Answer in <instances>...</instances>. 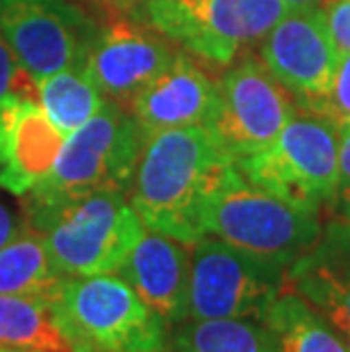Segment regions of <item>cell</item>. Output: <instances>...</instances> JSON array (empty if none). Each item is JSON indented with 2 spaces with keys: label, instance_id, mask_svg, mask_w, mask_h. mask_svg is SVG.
Listing matches in <instances>:
<instances>
[{
  "label": "cell",
  "instance_id": "18",
  "mask_svg": "<svg viewBox=\"0 0 350 352\" xmlns=\"http://www.w3.org/2000/svg\"><path fill=\"white\" fill-rule=\"evenodd\" d=\"M62 282L46 239L23 221V228L0 248V294L55 300Z\"/></svg>",
  "mask_w": 350,
  "mask_h": 352
},
{
  "label": "cell",
  "instance_id": "24",
  "mask_svg": "<svg viewBox=\"0 0 350 352\" xmlns=\"http://www.w3.org/2000/svg\"><path fill=\"white\" fill-rule=\"evenodd\" d=\"M318 10L337 50L350 52V0H321Z\"/></svg>",
  "mask_w": 350,
  "mask_h": 352
},
{
  "label": "cell",
  "instance_id": "25",
  "mask_svg": "<svg viewBox=\"0 0 350 352\" xmlns=\"http://www.w3.org/2000/svg\"><path fill=\"white\" fill-rule=\"evenodd\" d=\"M339 132V184L337 198L350 205V125L341 127Z\"/></svg>",
  "mask_w": 350,
  "mask_h": 352
},
{
  "label": "cell",
  "instance_id": "27",
  "mask_svg": "<svg viewBox=\"0 0 350 352\" xmlns=\"http://www.w3.org/2000/svg\"><path fill=\"white\" fill-rule=\"evenodd\" d=\"M285 5H289L292 10H311V7H318L321 0H282Z\"/></svg>",
  "mask_w": 350,
  "mask_h": 352
},
{
  "label": "cell",
  "instance_id": "4",
  "mask_svg": "<svg viewBox=\"0 0 350 352\" xmlns=\"http://www.w3.org/2000/svg\"><path fill=\"white\" fill-rule=\"evenodd\" d=\"M289 12L282 0H132L121 14L193 57L230 66Z\"/></svg>",
  "mask_w": 350,
  "mask_h": 352
},
{
  "label": "cell",
  "instance_id": "13",
  "mask_svg": "<svg viewBox=\"0 0 350 352\" xmlns=\"http://www.w3.org/2000/svg\"><path fill=\"white\" fill-rule=\"evenodd\" d=\"M66 134L36 98L0 102V186L25 196L55 168Z\"/></svg>",
  "mask_w": 350,
  "mask_h": 352
},
{
  "label": "cell",
  "instance_id": "23",
  "mask_svg": "<svg viewBox=\"0 0 350 352\" xmlns=\"http://www.w3.org/2000/svg\"><path fill=\"white\" fill-rule=\"evenodd\" d=\"M10 98H36V82L0 34V102Z\"/></svg>",
  "mask_w": 350,
  "mask_h": 352
},
{
  "label": "cell",
  "instance_id": "28",
  "mask_svg": "<svg viewBox=\"0 0 350 352\" xmlns=\"http://www.w3.org/2000/svg\"><path fill=\"white\" fill-rule=\"evenodd\" d=\"M130 3H132V0H109V7H114V10L123 12Z\"/></svg>",
  "mask_w": 350,
  "mask_h": 352
},
{
  "label": "cell",
  "instance_id": "3",
  "mask_svg": "<svg viewBox=\"0 0 350 352\" xmlns=\"http://www.w3.org/2000/svg\"><path fill=\"white\" fill-rule=\"evenodd\" d=\"M21 216L43 234L62 277L118 273L146 232L123 191H94Z\"/></svg>",
  "mask_w": 350,
  "mask_h": 352
},
{
  "label": "cell",
  "instance_id": "6",
  "mask_svg": "<svg viewBox=\"0 0 350 352\" xmlns=\"http://www.w3.org/2000/svg\"><path fill=\"white\" fill-rule=\"evenodd\" d=\"M55 309L82 352H141L166 346V323L118 273L64 277Z\"/></svg>",
  "mask_w": 350,
  "mask_h": 352
},
{
  "label": "cell",
  "instance_id": "5",
  "mask_svg": "<svg viewBox=\"0 0 350 352\" xmlns=\"http://www.w3.org/2000/svg\"><path fill=\"white\" fill-rule=\"evenodd\" d=\"M203 228L205 236L285 266L305 257L321 239L316 209L292 205L257 189L239 173L237 164L228 168L207 200Z\"/></svg>",
  "mask_w": 350,
  "mask_h": 352
},
{
  "label": "cell",
  "instance_id": "22",
  "mask_svg": "<svg viewBox=\"0 0 350 352\" xmlns=\"http://www.w3.org/2000/svg\"><path fill=\"white\" fill-rule=\"evenodd\" d=\"M309 114H316L330 121L337 130L350 125V52L341 55L332 89Z\"/></svg>",
  "mask_w": 350,
  "mask_h": 352
},
{
  "label": "cell",
  "instance_id": "29",
  "mask_svg": "<svg viewBox=\"0 0 350 352\" xmlns=\"http://www.w3.org/2000/svg\"><path fill=\"white\" fill-rule=\"evenodd\" d=\"M0 352H28V350H17V348H0Z\"/></svg>",
  "mask_w": 350,
  "mask_h": 352
},
{
  "label": "cell",
  "instance_id": "30",
  "mask_svg": "<svg viewBox=\"0 0 350 352\" xmlns=\"http://www.w3.org/2000/svg\"><path fill=\"white\" fill-rule=\"evenodd\" d=\"M94 3H100V5H105V7H109V0H94Z\"/></svg>",
  "mask_w": 350,
  "mask_h": 352
},
{
  "label": "cell",
  "instance_id": "33",
  "mask_svg": "<svg viewBox=\"0 0 350 352\" xmlns=\"http://www.w3.org/2000/svg\"><path fill=\"white\" fill-rule=\"evenodd\" d=\"M348 228H350V226H348Z\"/></svg>",
  "mask_w": 350,
  "mask_h": 352
},
{
  "label": "cell",
  "instance_id": "20",
  "mask_svg": "<svg viewBox=\"0 0 350 352\" xmlns=\"http://www.w3.org/2000/svg\"><path fill=\"white\" fill-rule=\"evenodd\" d=\"M168 352H280L275 336L257 318L182 320Z\"/></svg>",
  "mask_w": 350,
  "mask_h": 352
},
{
  "label": "cell",
  "instance_id": "15",
  "mask_svg": "<svg viewBox=\"0 0 350 352\" xmlns=\"http://www.w3.org/2000/svg\"><path fill=\"white\" fill-rule=\"evenodd\" d=\"M191 248L162 232L148 230L125 257L118 275L166 325L189 316Z\"/></svg>",
  "mask_w": 350,
  "mask_h": 352
},
{
  "label": "cell",
  "instance_id": "31",
  "mask_svg": "<svg viewBox=\"0 0 350 352\" xmlns=\"http://www.w3.org/2000/svg\"><path fill=\"white\" fill-rule=\"evenodd\" d=\"M141 352H168V350H164V348H162V350H141Z\"/></svg>",
  "mask_w": 350,
  "mask_h": 352
},
{
  "label": "cell",
  "instance_id": "32",
  "mask_svg": "<svg viewBox=\"0 0 350 352\" xmlns=\"http://www.w3.org/2000/svg\"><path fill=\"white\" fill-rule=\"evenodd\" d=\"M78 352H82V350H78Z\"/></svg>",
  "mask_w": 350,
  "mask_h": 352
},
{
  "label": "cell",
  "instance_id": "9",
  "mask_svg": "<svg viewBox=\"0 0 350 352\" xmlns=\"http://www.w3.org/2000/svg\"><path fill=\"white\" fill-rule=\"evenodd\" d=\"M216 85L219 107L210 132L234 162L271 146L300 109L296 96L252 52L234 59Z\"/></svg>",
  "mask_w": 350,
  "mask_h": 352
},
{
  "label": "cell",
  "instance_id": "17",
  "mask_svg": "<svg viewBox=\"0 0 350 352\" xmlns=\"http://www.w3.org/2000/svg\"><path fill=\"white\" fill-rule=\"evenodd\" d=\"M0 348L78 352L57 316L55 300L0 294Z\"/></svg>",
  "mask_w": 350,
  "mask_h": 352
},
{
  "label": "cell",
  "instance_id": "14",
  "mask_svg": "<svg viewBox=\"0 0 350 352\" xmlns=\"http://www.w3.org/2000/svg\"><path fill=\"white\" fill-rule=\"evenodd\" d=\"M219 107V85L189 52L177 50L166 69L130 102L146 137L175 127H210Z\"/></svg>",
  "mask_w": 350,
  "mask_h": 352
},
{
  "label": "cell",
  "instance_id": "19",
  "mask_svg": "<svg viewBox=\"0 0 350 352\" xmlns=\"http://www.w3.org/2000/svg\"><path fill=\"white\" fill-rule=\"evenodd\" d=\"M262 323L271 329L280 352H350L337 329L289 289L275 298Z\"/></svg>",
  "mask_w": 350,
  "mask_h": 352
},
{
  "label": "cell",
  "instance_id": "21",
  "mask_svg": "<svg viewBox=\"0 0 350 352\" xmlns=\"http://www.w3.org/2000/svg\"><path fill=\"white\" fill-rule=\"evenodd\" d=\"M36 102L69 137L102 107L105 96L96 87L87 66H73L36 80Z\"/></svg>",
  "mask_w": 350,
  "mask_h": 352
},
{
  "label": "cell",
  "instance_id": "2",
  "mask_svg": "<svg viewBox=\"0 0 350 352\" xmlns=\"http://www.w3.org/2000/svg\"><path fill=\"white\" fill-rule=\"evenodd\" d=\"M146 134L123 104L105 98L102 107L64 141L50 175L21 196L23 214L59 205L94 191L128 196Z\"/></svg>",
  "mask_w": 350,
  "mask_h": 352
},
{
  "label": "cell",
  "instance_id": "12",
  "mask_svg": "<svg viewBox=\"0 0 350 352\" xmlns=\"http://www.w3.org/2000/svg\"><path fill=\"white\" fill-rule=\"evenodd\" d=\"M175 55L166 36L123 14L100 25L89 50L87 71L105 98L130 107Z\"/></svg>",
  "mask_w": 350,
  "mask_h": 352
},
{
  "label": "cell",
  "instance_id": "7",
  "mask_svg": "<svg viewBox=\"0 0 350 352\" xmlns=\"http://www.w3.org/2000/svg\"><path fill=\"white\" fill-rule=\"evenodd\" d=\"M234 164L257 189L318 212L337 200L339 132L316 114H296L271 146Z\"/></svg>",
  "mask_w": 350,
  "mask_h": 352
},
{
  "label": "cell",
  "instance_id": "8",
  "mask_svg": "<svg viewBox=\"0 0 350 352\" xmlns=\"http://www.w3.org/2000/svg\"><path fill=\"white\" fill-rule=\"evenodd\" d=\"M191 248L189 316L207 318H257L285 291V264L245 252L216 236H203Z\"/></svg>",
  "mask_w": 350,
  "mask_h": 352
},
{
  "label": "cell",
  "instance_id": "1",
  "mask_svg": "<svg viewBox=\"0 0 350 352\" xmlns=\"http://www.w3.org/2000/svg\"><path fill=\"white\" fill-rule=\"evenodd\" d=\"M234 160L210 127H175L146 137L128 198L146 230L182 243L205 236L207 200Z\"/></svg>",
  "mask_w": 350,
  "mask_h": 352
},
{
  "label": "cell",
  "instance_id": "26",
  "mask_svg": "<svg viewBox=\"0 0 350 352\" xmlns=\"http://www.w3.org/2000/svg\"><path fill=\"white\" fill-rule=\"evenodd\" d=\"M21 228H23V216H17L5 202H0V248L12 241Z\"/></svg>",
  "mask_w": 350,
  "mask_h": 352
},
{
  "label": "cell",
  "instance_id": "11",
  "mask_svg": "<svg viewBox=\"0 0 350 352\" xmlns=\"http://www.w3.org/2000/svg\"><path fill=\"white\" fill-rule=\"evenodd\" d=\"M259 59L311 111L332 89L341 52L334 46L318 7L292 10L259 43Z\"/></svg>",
  "mask_w": 350,
  "mask_h": 352
},
{
  "label": "cell",
  "instance_id": "16",
  "mask_svg": "<svg viewBox=\"0 0 350 352\" xmlns=\"http://www.w3.org/2000/svg\"><path fill=\"white\" fill-rule=\"evenodd\" d=\"M285 289L294 291L350 346V228L332 226L305 257L287 268Z\"/></svg>",
  "mask_w": 350,
  "mask_h": 352
},
{
  "label": "cell",
  "instance_id": "10",
  "mask_svg": "<svg viewBox=\"0 0 350 352\" xmlns=\"http://www.w3.org/2000/svg\"><path fill=\"white\" fill-rule=\"evenodd\" d=\"M98 30L73 0H0V34L34 82L87 66Z\"/></svg>",
  "mask_w": 350,
  "mask_h": 352
}]
</instances>
